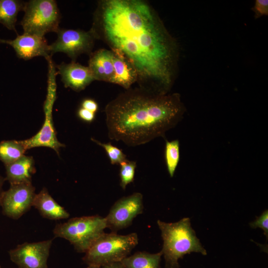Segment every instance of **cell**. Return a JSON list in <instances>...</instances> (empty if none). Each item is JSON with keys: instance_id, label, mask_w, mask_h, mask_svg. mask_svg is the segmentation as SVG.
Returning <instances> with one entry per match:
<instances>
[{"instance_id": "cell-1", "label": "cell", "mask_w": 268, "mask_h": 268, "mask_svg": "<svg viewBox=\"0 0 268 268\" xmlns=\"http://www.w3.org/2000/svg\"><path fill=\"white\" fill-rule=\"evenodd\" d=\"M90 31L129 62L138 80L151 85L150 91L167 94L174 77L177 47L148 3L140 0L101 1Z\"/></svg>"}, {"instance_id": "cell-2", "label": "cell", "mask_w": 268, "mask_h": 268, "mask_svg": "<svg viewBox=\"0 0 268 268\" xmlns=\"http://www.w3.org/2000/svg\"><path fill=\"white\" fill-rule=\"evenodd\" d=\"M185 111L178 93L128 89L106 106L109 138L130 146L145 144L164 137L182 120Z\"/></svg>"}, {"instance_id": "cell-3", "label": "cell", "mask_w": 268, "mask_h": 268, "mask_svg": "<svg viewBox=\"0 0 268 268\" xmlns=\"http://www.w3.org/2000/svg\"><path fill=\"white\" fill-rule=\"evenodd\" d=\"M157 224L163 241L161 252L165 261L166 268H179V259L192 252L207 255L191 226L189 217L174 223L158 220Z\"/></svg>"}, {"instance_id": "cell-4", "label": "cell", "mask_w": 268, "mask_h": 268, "mask_svg": "<svg viewBox=\"0 0 268 268\" xmlns=\"http://www.w3.org/2000/svg\"><path fill=\"white\" fill-rule=\"evenodd\" d=\"M138 241L135 233L126 235L104 233L85 253L82 260L88 266L99 268L121 262L131 253Z\"/></svg>"}, {"instance_id": "cell-5", "label": "cell", "mask_w": 268, "mask_h": 268, "mask_svg": "<svg viewBox=\"0 0 268 268\" xmlns=\"http://www.w3.org/2000/svg\"><path fill=\"white\" fill-rule=\"evenodd\" d=\"M107 228L105 217L99 215L73 217L57 224L53 229L55 237L68 241L78 253H85Z\"/></svg>"}, {"instance_id": "cell-6", "label": "cell", "mask_w": 268, "mask_h": 268, "mask_svg": "<svg viewBox=\"0 0 268 268\" xmlns=\"http://www.w3.org/2000/svg\"><path fill=\"white\" fill-rule=\"evenodd\" d=\"M20 22L24 33L44 37L59 29L61 14L54 0H31L25 2Z\"/></svg>"}, {"instance_id": "cell-7", "label": "cell", "mask_w": 268, "mask_h": 268, "mask_svg": "<svg viewBox=\"0 0 268 268\" xmlns=\"http://www.w3.org/2000/svg\"><path fill=\"white\" fill-rule=\"evenodd\" d=\"M143 196L140 193L123 197L111 207L105 218L107 228L112 232L117 231L130 226L138 215L143 212Z\"/></svg>"}, {"instance_id": "cell-8", "label": "cell", "mask_w": 268, "mask_h": 268, "mask_svg": "<svg viewBox=\"0 0 268 268\" xmlns=\"http://www.w3.org/2000/svg\"><path fill=\"white\" fill-rule=\"evenodd\" d=\"M57 33V40L49 45L51 56L62 52L73 60L81 54L90 53L93 48L95 37L90 30L59 28Z\"/></svg>"}, {"instance_id": "cell-9", "label": "cell", "mask_w": 268, "mask_h": 268, "mask_svg": "<svg viewBox=\"0 0 268 268\" xmlns=\"http://www.w3.org/2000/svg\"><path fill=\"white\" fill-rule=\"evenodd\" d=\"M35 189L31 183L10 185L2 192L0 205L6 216L17 219L32 206Z\"/></svg>"}, {"instance_id": "cell-10", "label": "cell", "mask_w": 268, "mask_h": 268, "mask_svg": "<svg viewBox=\"0 0 268 268\" xmlns=\"http://www.w3.org/2000/svg\"><path fill=\"white\" fill-rule=\"evenodd\" d=\"M52 239L25 242L9 251L11 261L18 268H48Z\"/></svg>"}, {"instance_id": "cell-11", "label": "cell", "mask_w": 268, "mask_h": 268, "mask_svg": "<svg viewBox=\"0 0 268 268\" xmlns=\"http://www.w3.org/2000/svg\"><path fill=\"white\" fill-rule=\"evenodd\" d=\"M56 99V95L47 94L44 104L45 118L42 128L31 138L21 140L26 150L36 147H47L54 149L59 154L60 148L65 146L57 138L53 121L52 109Z\"/></svg>"}, {"instance_id": "cell-12", "label": "cell", "mask_w": 268, "mask_h": 268, "mask_svg": "<svg viewBox=\"0 0 268 268\" xmlns=\"http://www.w3.org/2000/svg\"><path fill=\"white\" fill-rule=\"evenodd\" d=\"M0 43L10 45L19 58L28 60L37 56L46 59L51 57L49 45L45 37L24 33L14 40L0 39Z\"/></svg>"}, {"instance_id": "cell-13", "label": "cell", "mask_w": 268, "mask_h": 268, "mask_svg": "<svg viewBox=\"0 0 268 268\" xmlns=\"http://www.w3.org/2000/svg\"><path fill=\"white\" fill-rule=\"evenodd\" d=\"M57 73L61 75L65 87H69L76 91L83 90L92 81L95 80L88 67L83 66L72 62H64L56 66Z\"/></svg>"}, {"instance_id": "cell-14", "label": "cell", "mask_w": 268, "mask_h": 268, "mask_svg": "<svg viewBox=\"0 0 268 268\" xmlns=\"http://www.w3.org/2000/svg\"><path fill=\"white\" fill-rule=\"evenodd\" d=\"M113 55L112 51L106 49L91 54L88 67L95 80L111 82L114 73Z\"/></svg>"}, {"instance_id": "cell-15", "label": "cell", "mask_w": 268, "mask_h": 268, "mask_svg": "<svg viewBox=\"0 0 268 268\" xmlns=\"http://www.w3.org/2000/svg\"><path fill=\"white\" fill-rule=\"evenodd\" d=\"M32 206L36 208L43 217L51 220L65 219L70 215L66 209L52 198L45 188L36 194Z\"/></svg>"}, {"instance_id": "cell-16", "label": "cell", "mask_w": 268, "mask_h": 268, "mask_svg": "<svg viewBox=\"0 0 268 268\" xmlns=\"http://www.w3.org/2000/svg\"><path fill=\"white\" fill-rule=\"evenodd\" d=\"M6 180L10 185L31 183L36 172L32 157L23 155L16 161L5 166Z\"/></svg>"}, {"instance_id": "cell-17", "label": "cell", "mask_w": 268, "mask_h": 268, "mask_svg": "<svg viewBox=\"0 0 268 268\" xmlns=\"http://www.w3.org/2000/svg\"><path fill=\"white\" fill-rule=\"evenodd\" d=\"M114 76L110 83L118 84L126 89L138 80V74L134 67L126 59L114 53Z\"/></svg>"}, {"instance_id": "cell-18", "label": "cell", "mask_w": 268, "mask_h": 268, "mask_svg": "<svg viewBox=\"0 0 268 268\" xmlns=\"http://www.w3.org/2000/svg\"><path fill=\"white\" fill-rule=\"evenodd\" d=\"M161 251L156 254L137 252L120 262L124 268H160Z\"/></svg>"}, {"instance_id": "cell-19", "label": "cell", "mask_w": 268, "mask_h": 268, "mask_svg": "<svg viewBox=\"0 0 268 268\" xmlns=\"http://www.w3.org/2000/svg\"><path fill=\"white\" fill-rule=\"evenodd\" d=\"M25 2L18 0H0V23L16 33L17 16L23 10Z\"/></svg>"}, {"instance_id": "cell-20", "label": "cell", "mask_w": 268, "mask_h": 268, "mask_svg": "<svg viewBox=\"0 0 268 268\" xmlns=\"http://www.w3.org/2000/svg\"><path fill=\"white\" fill-rule=\"evenodd\" d=\"M26 151L21 140H4L0 142V160L5 166L24 155Z\"/></svg>"}, {"instance_id": "cell-21", "label": "cell", "mask_w": 268, "mask_h": 268, "mask_svg": "<svg viewBox=\"0 0 268 268\" xmlns=\"http://www.w3.org/2000/svg\"><path fill=\"white\" fill-rule=\"evenodd\" d=\"M164 156L168 172L173 177L180 160V142L178 139L166 141Z\"/></svg>"}, {"instance_id": "cell-22", "label": "cell", "mask_w": 268, "mask_h": 268, "mask_svg": "<svg viewBox=\"0 0 268 268\" xmlns=\"http://www.w3.org/2000/svg\"><path fill=\"white\" fill-rule=\"evenodd\" d=\"M120 165V186L125 190L127 186L134 180L136 162L126 159Z\"/></svg>"}, {"instance_id": "cell-23", "label": "cell", "mask_w": 268, "mask_h": 268, "mask_svg": "<svg viewBox=\"0 0 268 268\" xmlns=\"http://www.w3.org/2000/svg\"><path fill=\"white\" fill-rule=\"evenodd\" d=\"M91 140L104 149L112 164H120V163L127 159L126 155L119 148L112 145L111 143H102L93 138Z\"/></svg>"}, {"instance_id": "cell-24", "label": "cell", "mask_w": 268, "mask_h": 268, "mask_svg": "<svg viewBox=\"0 0 268 268\" xmlns=\"http://www.w3.org/2000/svg\"><path fill=\"white\" fill-rule=\"evenodd\" d=\"M250 226L252 228L256 229L259 227L264 230V234L268 237V210H265L262 214L256 217L255 221L250 223Z\"/></svg>"}, {"instance_id": "cell-25", "label": "cell", "mask_w": 268, "mask_h": 268, "mask_svg": "<svg viewBox=\"0 0 268 268\" xmlns=\"http://www.w3.org/2000/svg\"><path fill=\"white\" fill-rule=\"evenodd\" d=\"M256 17L268 14V0H257L253 7Z\"/></svg>"}, {"instance_id": "cell-26", "label": "cell", "mask_w": 268, "mask_h": 268, "mask_svg": "<svg viewBox=\"0 0 268 268\" xmlns=\"http://www.w3.org/2000/svg\"><path fill=\"white\" fill-rule=\"evenodd\" d=\"M95 113L82 107L80 108L77 112L78 117L82 121L90 123L95 119Z\"/></svg>"}, {"instance_id": "cell-27", "label": "cell", "mask_w": 268, "mask_h": 268, "mask_svg": "<svg viewBox=\"0 0 268 268\" xmlns=\"http://www.w3.org/2000/svg\"><path fill=\"white\" fill-rule=\"evenodd\" d=\"M81 107L95 113L98 109L97 102L91 99H85L81 103Z\"/></svg>"}, {"instance_id": "cell-28", "label": "cell", "mask_w": 268, "mask_h": 268, "mask_svg": "<svg viewBox=\"0 0 268 268\" xmlns=\"http://www.w3.org/2000/svg\"><path fill=\"white\" fill-rule=\"evenodd\" d=\"M100 268H124L122 264L120 262H115L111 263L104 266H102Z\"/></svg>"}, {"instance_id": "cell-29", "label": "cell", "mask_w": 268, "mask_h": 268, "mask_svg": "<svg viewBox=\"0 0 268 268\" xmlns=\"http://www.w3.org/2000/svg\"><path fill=\"white\" fill-rule=\"evenodd\" d=\"M5 180L6 179H4L3 177H1V176H0V199H1V195L2 193V187Z\"/></svg>"}, {"instance_id": "cell-30", "label": "cell", "mask_w": 268, "mask_h": 268, "mask_svg": "<svg viewBox=\"0 0 268 268\" xmlns=\"http://www.w3.org/2000/svg\"><path fill=\"white\" fill-rule=\"evenodd\" d=\"M87 268H100L95 267V266H88V267Z\"/></svg>"}, {"instance_id": "cell-31", "label": "cell", "mask_w": 268, "mask_h": 268, "mask_svg": "<svg viewBox=\"0 0 268 268\" xmlns=\"http://www.w3.org/2000/svg\"><path fill=\"white\" fill-rule=\"evenodd\" d=\"M0 268H1L0 266Z\"/></svg>"}]
</instances>
